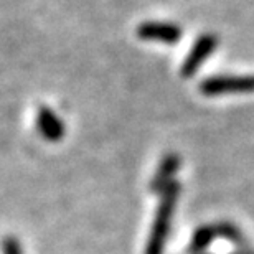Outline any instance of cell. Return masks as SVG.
Listing matches in <instances>:
<instances>
[{
	"label": "cell",
	"instance_id": "obj_1",
	"mask_svg": "<svg viewBox=\"0 0 254 254\" xmlns=\"http://www.w3.org/2000/svg\"><path fill=\"white\" fill-rule=\"evenodd\" d=\"M182 191V184L179 180L172 182L167 189L160 193V201L157 206L154 223H152V230L149 233V240L145 245V254H164L167 238H169L172 218L179 201Z\"/></svg>",
	"mask_w": 254,
	"mask_h": 254
},
{
	"label": "cell",
	"instance_id": "obj_2",
	"mask_svg": "<svg viewBox=\"0 0 254 254\" xmlns=\"http://www.w3.org/2000/svg\"><path fill=\"white\" fill-rule=\"evenodd\" d=\"M198 89L203 96L215 98L225 94L254 93V74H218L208 76L198 84Z\"/></svg>",
	"mask_w": 254,
	"mask_h": 254
},
{
	"label": "cell",
	"instance_id": "obj_3",
	"mask_svg": "<svg viewBox=\"0 0 254 254\" xmlns=\"http://www.w3.org/2000/svg\"><path fill=\"white\" fill-rule=\"evenodd\" d=\"M218 47V37L213 33H203L196 38V42L193 43L189 55L185 57L184 63L180 68L182 78H191L196 74V71L200 69V66L210 58V55L215 52Z\"/></svg>",
	"mask_w": 254,
	"mask_h": 254
},
{
	"label": "cell",
	"instance_id": "obj_4",
	"mask_svg": "<svg viewBox=\"0 0 254 254\" xmlns=\"http://www.w3.org/2000/svg\"><path fill=\"white\" fill-rule=\"evenodd\" d=\"M135 33L144 42H159L164 45H177L184 35L179 25L169 22H144L137 27Z\"/></svg>",
	"mask_w": 254,
	"mask_h": 254
},
{
	"label": "cell",
	"instance_id": "obj_5",
	"mask_svg": "<svg viewBox=\"0 0 254 254\" xmlns=\"http://www.w3.org/2000/svg\"><path fill=\"white\" fill-rule=\"evenodd\" d=\"M180 167H182V159L179 154H175V152L165 154L160 159V164L157 167L154 177H152L149 190L152 193H162L172 182H175L174 177L175 174H179Z\"/></svg>",
	"mask_w": 254,
	"mask_h": 254
},
{
	"label": "cell",
	"instance_id": "obj_6",
	"mask_svg": "<svg viewBox=\"0 0 254 254\" xmlns=\"http://www.w3.org/2000/svg\"><path fill=\"white\" fill-rule=\"evenodd\" d=\"M37 127H38L40 134L50 142L62 140L64 135V124L62 123V119H60L52 109L47 108V106H42V108L38 109Z\"/></svg>",
	"mask_w": 254,
	"mask_h": 254
},
{
	"label": "cell",
	"instance_id": "obj_7",
	"mask_svg": "<svg viewBox=\"0 0 254 254\" xmlns=\"http://www.w3.org/2000/svg\"><path fill=\"white\" fill-rule=\"evenodd\" d=\"M216 228L215 225H203L198 230L193 233L190 246H189V253L190 254H203L208 246L215 241L216 238Z\"/></svg>",
	"mask_w": 254,
	"mask_h": 254
},
{
	"label": "cell",
	"instance_id": "obj_8",
	"mask_svg": "<svg viewBox=\"0 0 254 254\" xmlns=\"http://www.w3.org/2000/svg\"><path fill=\"white\" fill-rule=\"evenodd\" d=\"M216 228V235L223 238V240L230 241L231 245L236 246V250H243V248H250V243L246 241L245 235L240 231V228L236 225H233L230 221H220L215 225Z\"/></svg>",
	"mask_w": 254,
	"mask_h": 254
},
{
	"label": "cell",
	"instance_id": "obj_9",
	"mask_svg": "<svg viewBox=\"0 0 254 254\" xmlns=\"http://www.w3.org/2000/svg\"><path fill=\"white\" fill-rule=\"evenodd\" d=\"M2 250H3V254H22V246H20V243L12 236L5 238L2 241Z\"/></svg>",
	"mask_w": 254,
	"mask_h": 254
}]
</instances>
